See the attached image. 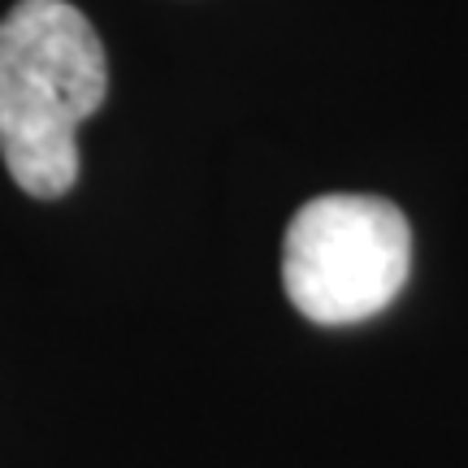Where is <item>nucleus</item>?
<instances>
[{
    "label": "nucleus",
    "instance_id": "2",
    "mask_svg": "<svg viewBox=\"0 0 468 468\" xmlns=\"http://www.w3.org/2000/svg\"><path fill=\"white\" fill-rule=\"evenodd\" d=\"M412 230L382 196H317L286 226V300L317 325L378 317L408 286Z\"/></svg>",
    "mask_w": 468,
    "mask_h": 468
},
{
    "label": "nucleus",
    "instance_id": "1",
    "mask_svg": "<svg viewBox=\"0 0 468 468\" xmlns=\"http://www.w3.org/2000/svg\"><path fill=\"white\" fill-rule=\"evenodd\" d=\"M109 61L69 0H17L0 17V156L35 200L79 183V126L104 104Z\"/></svg>",
    "mask_w": 468,
    "mask_h": 468
}]
</instances>
